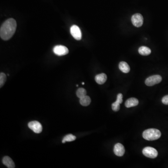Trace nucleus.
Listing matches in <instances>:
<instances>
[{"mask_svg": "<svg viewBox=\"0 0 168 168\" xmlns=\"http://www.w3.org/2000/svg\"><path fill=\"white\" fill-rule=\"evenodd\" d=\"M16 22L15 19L10 18L5 21L1 27L0 36L3 40H9L16 30Z\"/></svg>", "mask_w": 168, "mask_h": 168, "instance_id": "obj_1", "label": "nucleus"}, {"mask_svg": "<svg viewBox=\"0 0 168 168\" xmlns=\"http://www.w3.org/2000/svg\"><path fill=\"white\" fill-rule=\"evenodd\" d=\"M161 136V133L155 128H150L144 131L142 136L144 139L148 141H154L158 139Z\"/></svg>", "mask_w": 168, "mask_h": 168, "instance_id": "obj_2", "label": "nucleus"}, {"mask_svg": "<svg viewBox=\"0 0 168 168\" xmlns=\"http://www.w3.org/2000/svg\"><path fill=\"white\" fill-rule=\"evenodd\" d=\"M162 80V78L161 76L159 75H155L151 76L148 78L146 80V85L148 87L154 86V85L159 84Z\"/></svg>", "mask_w": 168, "mask_h": 168, "instance_id": "obj_3", "label": "nucleus"}, {"mask_svg": "<svg viewBox=\"0 0 168 168\" xmlns=\"http://www.w3.org/2000/svg\"><path fill=\"white\" fill-rule=\"evenodd\" d=\"M142 153L146 157L152 159L156 158L158 155V152L157 150L155 148L150 147L144 148L142 150Z\"/></svg>", "mask_w": 168, "mask_h": 168, "instance_id": "obj_4", "label": "nucleus"}, {"mask_svg": "<svg viewBox=\"0 0 168 168\" xmlns=\"http://www.w3.org/2000/svg\"><path fill=\"white\" fill-rule=\"evenodd\" d=\"M28 127L34 133L37 134L40 133L43 129L41 124L38 121L36 120L30 122L28 123Z\"/></svg>", "mask_w": 168, "mask_h": 168, "instance_id": "obj_5", "label": "nucleus"}, {"mask_svg": "<svg viewBox=\"0 0 168 168\" xmlns=\"http://www.w3.org/2000/svg\"><path fill=\"white\" fill-rule=\"evenodd\" d=\"M132 24L136 27H140L143 23V18L142 15L139 13H136L132 16Z\"/></svg>", "mask_w": 168, "mask_h": 168, "instance_id": "obj_6", "label": "nucleus"}, {"mask_svg": "<svg viewBox=\"0 0 168 168\" xmlns=\"http://www.w3.org/2000/svg\"><path fill=\"white\" fill-rule=\"evenodd\" d=\"M53 52L56 55L59 56H64L68 53L69 50L64 45H56L53 48Z\"/></svg>", "mask_w": 168, "mask_h": 168, "instance_id": "obj_7", "label": "nucleus"}, {"mask_svg": "<svg viewBox=\"0 0 168 168\" xmlns=\"http://www.w3.org/2000/svg\"><path fill=\"white\" fill-rule=\"evenodd\" d=\"M70 32L72 36L76 40H80L81 39L82 33L80 29L77 25H73L70 28Z\"/></svg>", "mask_w": 168, "mask_h": 168, "instance_id": "obj_8", "label": "nucleus"}, {"mask_svg": "<svg viewBox=\"0 0 168 168\" xmlns=\"http://www.w3.org/2000/svg\"><path fill=\"white\" fill-rule=\"evenodd\" d=\"M113 151L114 154L117 156H122L124 154L125 150L123 145L120 143H118L114 146Z\"/></svg>", "mask_w": 168, "mask_h": 168, "instance_id": "obj_9", "label": "nucleus"}, {"mask_svg": "<svg viewBox=\"0 0 168 168\" xmlns=\"http://www.w3.org/2000/svg\"><path fill=\"white\" fill-rule=\"evenodd\" d=\"M139 104L138 100L135 98H128L125 102V105L127 108H131L133 106H136Z\"/></svg>", "mask_w": 168, "mask_h": 168, "instance_id": "obj_10", "label": "nucleus"}, {"mask_svg": "<svg viewBox=\"0 0 168 168\" xmlns=\"http://www.w3.org/2000/svg\"><path fill=\"white\" fill-rule=\"evenodd\" d=\"M106 80H107V76L104 73L97 75L95 77L96 82L99 85L103 84L105 82Z\"/></svg>", "mask_w": 168, "mask_h": 168, "instance_id": "obj_11", "label": "nucleus"}, {"mask_svg": "<svg viewBox=\"0 0 168 168\" xmlns=\"http://www.w3.org/2000/svg\"><path fill=\"white\" fill-rule=\"evenodd\" d=\"M2 163L9 168H15V163L13 160L8 156H5L2 159Z\"/></svg>", "mask_w": 168, "mask_h": 168, "instance_id": "obj_12", "label": "nucleus"}, {"mask_svg": "<svg viewBox=\"0 0 168 168\" xmlns=\"http://www.w3.org/2000/svg\"><path fill=\"white\" fill-rule=\"evenodd\" d=\"M119 67L120 70L121 72L123 73H129V71L130 70V68L129 65H128L127 63L124 62V61H122V62H120V63Z\"/></svg>", "mask_w": 168, "mask_h": 168, "instance_id": "obj_13", "label": "nucleus"}, {"mask_svg": "<svg viewBox=\"0 0 168 168\" xmlns=\"http://www.w3.org/2000/svg\"><path fill=\"white\" fill-rule=\"evenodd\" d=\"M138 52L139 54L142 56H148L151 53V51L148 47L142 46L139 48Z\"/></svg>", "mask_w": 168, "mask_h": 168, "instance_id": "obj_14", "label": "nucleus"}, {"mask_svg": "<svg viewBox=\"0 0 168 168\" xmlns=\"http://www.w3.org/2000/svg\"><path fill=\"white\" fill-rule=\"evenodd\" d=\"M80 103L83 106H87L90 104L91 99L88 96L86 95L80 98Z\"/></svg>", "mask_w": 168, "mask_h": 168, "instance_id": "obj_15", "label": "nucleus"}, {"mask_svg": "<svg viewBox=\"0 0 168 168\" xmlns=\"http://www.w3.org/2000/svg\"><path fill=\"white\" fill-rule=\"evenodd\" d=\"M76 137L72 134H69L66 135L62 140V143H64L66 141H73L75 140Z\"/></svg>", "mask_w": 168, "mask_h": 168, "instance_id": "obj_16", "label": "nucleus"}, {"mask_svg": "<svg viewBox=\"0 0 168 168\" xmlns=\"http://www.w3.org/2000/svg\"><path fill=\"white\" fill-rule=\"evenodd\" d=\"M86 95H87V91H86V90L83 88H80L78 89L76 91V95H77V97L80 98L85 96Z\"/></svg>", "mask_w": 168, "mask_h": 168, "instance_id": "obj_17", "label": "nucleus"}, {"mask_svg": "<svg viewBox=\"0 0 168 168\" xmlns=\"http://www.w3.org/2000/svg\"><path fill=\"white\" fill-rule=\"evenodd\" d=\"M6 74L3 73H0V88H2V86L4 85L6 81Z\"/></svg>", "mask_w": 168, "mask_h": 168, "instance_id": "obj_18", "label": "nucleus"}, {"mask_svg": "<svg viewBox=\"0 0 168 168\" xmlns=\"http://www.w3.org/2000/svg\"><path fill=\"white\" fill-rule=\"evenodd\" d=\"M112 108L114 112L118 111L120 109V104L118 102L116 101L112 105Z\"/></svg>", "mask_w": 168, "mask_h": 168, "instance_id": "obj_19", "label": "nucleus"}, {"mask_svg": "<svg viewBox=\"0 0 168 168\" xmlns=\"http://www.w3.org/2000/svg\"><path fill=\"white\" fill-rule=\"evenodd\" d=\"M123 95L121 94H119L117 95V97L116 102L119 103L120 104H121L123 103Z\"/></svg>", "mask_w": 168, "mask_h": 168, "instance_id": "obj_20", "label": "nucleus"}, {"mask_svg": "<svg viewBox=\"0 0 168 168\" xmlns=\"http://www.w3.org/2000/svg\"><path fill=\"white\" fill-rule=\"evenodd\" d=\"M162 102L164 104L168 105V95L163 97L162 98Z\"/></svg>", "mask_w": 168, "mask_h": 168, "instance_id": "obj_21", "label": "nucleus"}, {"mask_svg": "<svg viewBox=\"0 0 168 168\" xmlns=\"http://www.w3.org/2000/svg\"><path fill=\"white\" fill-rule=\"evenodd\" d=\"M85 84V83L83 82L82 83V85H84Z\"/></svg>", "mask_w": 168, "mask_h": 168, "instance_id": "obj_22", "label": "nucleus"}]
</instances>
